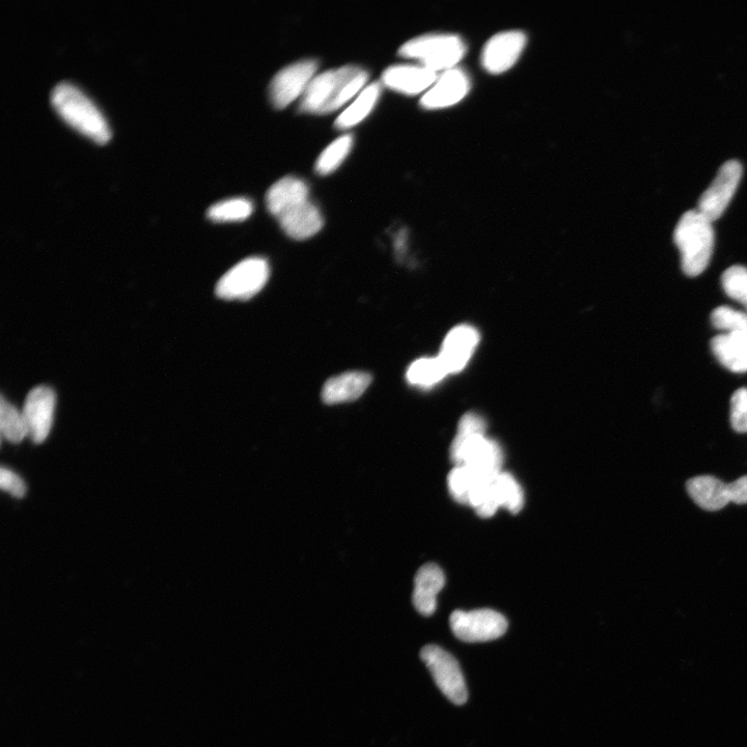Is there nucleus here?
<instances>
[{"label":"nucleus","mask_w":747,"mask_h":747,"mask_svg":"<svg viewBox=\"0 0 747 747\" xmlns=\"http://www.w3.org/2000/svg\"><path fill=\"white\" fill-rule=\"evenodd\" d=\"M486 423L481 415H463L453 439L450 456L455 466L464 465L485 478L502 473L504 454L496 441L485 435Z\"/></svg>","instance_id":"1"},{"label":"nucleus","mask_w":747,"mask_h":747,"mask_svg":"<svg viewBox=\"0 0 747 747\" xmlns=\"http://www.w3.org/2000/svg\"><path fill=\"white\" fill-rule=\"evenodd\" d=\"M368 79L367 70L352 65L320 73L302 95L300 110L319 115L334 112L361 93Z\"/></svg>","instance_id":"2"},{"label":"nucleus","mask_w":747,"mask_h":747,"mask_svg":"<svg viewBox=\"0 0 747 747\" xmlns=\"http://www.w3.org/2000/svg\"><path fill=\"white\" fill-rule=\"evenodd\" d=\"M50 102L55 112L81 134L98 144L109 140L110 130L100 110L70 82L62 81L54 86Z\"/></svg>","instance_id":"3"},{"label":"nucleus","mask_w":747,"mask_h":747,"mask_svg":"<svg viewBox=\"0 0 747 747\" xmlns=\"http://www.w3.org/2000/svg\"><path fill=\"white\" fill-rule=\"evenodd\" d=\"M714 240L712 221L700 211L690 210L681 216L674 242L681 254L682 270L689 278H696L709 266Z\"/></svg>","instance_id":"4"},{"label":"nucleus","mask_w":747,"mask_h":747,"mask_svg":"<svg viewBox=\"0 0 747 747\" xmlns=\"http://www.w3.org/2000/svg\"><path fill=\"white\" fill-rule=\"evenodd\" d=\"M466 52L464 41L453 34H429L413 38L399 50L402 57L414 59L436 73L453 69Z\"/></svg>","instance_id":"5"},{"label":"nucleus","mask_w":747,"mask_h":747,"mask_svg":"<svg viewBox=\"0 0 747 747\" xmlns=\"http://www.w3.org/2000/svg\"><path fill=\"white\" fill-rule=\"evenodd\" d=\"M523 505L524 494L520 484L511 474L503 472L480 484L468 502V506L474 508L482 518L492 517L500 508L517 514Z\"/></svg>","instance_id":"6"},{"label":"nucleus","mask_w":747,"mask_h":747,"mask_svg":"<svg viewBox=\"0 0 747 747\" xmlns=\"http://www.w3.org/2000/svg\"><path fill=\"white\" fill-rule=\"evenodd\" d=\"M269 273V266L264 259H245L219 280L216 294L227 300L252 298L265 287Z\"/></svg>","instance_id":"7"},{"label":"nucleus","mask_w":747,"mask_h":747,"mask_svg":"<svg viewBox=\"0 0 747 747\" xmlns=\"http://www.w3.org/2000/svg\"><path fill=\"white\" fill-rule=\"evenodd\" d=\"M421 657L442 694L455 705L465 704L468 698L467 688L455 657L434 645L423 648Z\"/></svg>","instance_id":"8"},{"label":"nucleus","mask_w":747,"mask_h":747,"mask_svg":"<svg viewBox=\"0 0 747 747\" xmlns=\"http://www.w3.org/2000/svg\"><path fill=\"white\" fill-rule=\"evenodd\" d=\"M453 633L465 643H484L502 638L508 629L507 619L492 610L456 611L450 618Z\"/></svg>","instance_id":"9"},{"label":"nucleus","mask_w":747,"mask_h":747,"mask_svg":"<svg viewBox=\"0 0 747 747\" xmlns=\"http://www.w3.org/2000/svg\"><path fill=\"white\" fill-rule=\"evenodd\" d=\"M742 173V164L738 160H728L721 166L711 185L704 191L699 200L698 211L712 223L727 209L739 185Z\"/></svg>","instance_id":"10"},{"label":"nucleus","mask_w":747,"mask_h":747,"mask_svg":"<svg viewBox=\"0 0 747 747\" xmlns=\"http://www.w3.org/2000/svg\"><path fill=\"white\" fill-rule=\"evenodd\" d=\"M318 62L302 60L276 73L270 82L269 97L276 108H285L308 89L315 77Z\"/></svg>","instance_id":"11"},{"label":"nucleus","mask_w":747,"mask_h":747,"mask_svg":"<svg viewBox=\"0 0 747 747\" xmlns=\"http://www.w3.org/2000/svg\"><path fill=\"white\" fill-rule=\"evenodd\" d=\"M55 408V394L48 386H38L27 395L22 410L27 437L42 444L48 437Z\"/></svg>","instance_id":"12"},{"label":"nucleus","mask_w":747,"mask_h":747,"mask_svg":"<svg viewBox=\"0 0 747 747\" xmlns=\"http://www.w3.org/2000/svg\"><path fill=\"white\" fill-rule=\"evenodd\" d=\"M527 41V35L521 31H507L494 35L483 50L484 68L491 73L509 70L519 59Z\"/></svg>","instance_id":"13"},{"label":"nucleus","mask_w":747,"mask_h":747,"mask_svg":"<svg viewBox=\"0 0 747 747\" xmlns=\"http://www.w3.org/2000/svg\"><path fill=\"white\" fill-rule=\"evenodd\" d=\"M479 341L478 331L472 326L460 325L449 332L438 356L448 374L465 368Z\"/></svg>","instance_id":"14"},{"label":"nucleus","mask_w":747,"mask_h":747,"mask_svg":"<svg viewBox=\"0 0 747 747\" xmlns=\"http://www.w3.org/2000/svg\"><path fill=\"white\" fill-rule=\"evenodd\" d=\"M470 90L468 75L460 68L442 72L434 85L421 99L425 108L435 109L451 106L461 101Z\"/></svg>","instance_id":"15"},{"label":"nucleus","mask_w":747,"mask_h":747,"mask_svg":"<svg viewBox=\"0 0 747 747\" xmlns=\"http://www.w3.org/2000/svg\"><path fill=\"white\" fill-rule=\"evenodd\" d=\"M437 73L423 65H394L384 70L383 85L395 91L415 95L434 85Z\"/></svg>","instance_id":"16"},{"label":"nucleus","mask_w":747,"mask_h":747,"mask_svg":"<svg viewBox=\"0 0 747 747\" xmlns=\"http://www.w3.org/2000/svg\"><path fill=\"white\" fill-rule=\"evenodd\" d=\"M446 585L444 571L435 564L423 566L414 579L413 605L423 616H431L437 607V596Z\"/></svg>","instance_id":"17"},{"label":"nucleus","mask_w":747,"mask_h":747,"mask_svg":"<svg viewBox=\"0 0 747 747\" xmlns=\"http://www.w3.org/2000/svg\"><path fill=\"white\" fill-rule=\"evenodd\" d=\"M276 218L286 234L297 240L311 238L323 227L322 214L310 200L288 209Z\"/></svg>","instance_id":"18"},{"label":"nucleus","mask_w":747,"mask_h":747,"mask_svg":"<svg viewBox=\"0 0 747 747\" xmlns=\"http://www.w3.org/2000/svg\"><path fill=\"white\" fill-rule=\"evenodd\" d=\"M372 377L364 372H349L329 379L323 387L322 399L328 405L347 403L361 398Z\"/></svg>","instance_id":"19"},{"label":"nucleus","mask_w":747,"mask_h":747,"mask_svg":"<svg viewBox=\"0 0 747 747\" xmlns=\"http://www.w3.org/2000/svg\"><path fill=\"white\" fill-rule=\"evenodd\" d=\"M309 200V187L303 180L287 176L276 181L266 195L269 212L278 217L288 209Z\"/></svg>","instance_id":"20"},{"label":"nucleus","mask_w":747,"mask_h":747,"mask_svg":"<svg viewBox=\"0 0 747 747\" xmlns=\"http://www.w3.org/2000/svg\"><path fill=\"white\" fill-rule=\"evenodd\" d=\"M686 488L694 502L706 511L722 510L731 502L728 484L714 477L703 476L690 479Z\"/></svg>","instance_id":"21"},{"label":"nucleus","mask_w":747,"mask_h":747,"mask_svg":"<svg viewBox=\"0 0 747 747\" xmlns=\"http://www.w3.org/2000/svg\"><path fill=\"white\" fill-rule=\"evenodd\" d=\"M717 361L733 373L747 372V335L726 334L711 340Z\"/></svg>","instance_id":"22"},{"label":"nucleus","mask_w":747,"mask_h":747,"mask_svg":"<svg viewBox=\"0 0 747 747\" xmlns=\"http://www.w3.org/2000/svg\"><path fill=\"white\" fill-rule=\"evenodd\" d=\"M381 93L380 82L370 83L337 118L336 127L348 129L361 123L372 112Z\"/></svg>","instance_id":"23"},{"label":"nucleus","mask_w":747,"mask_h":747,"mask_svg":"<svg viewBox=\"0 0 747 747\" xmlns=\"http://www.w3.org/2000/svg\"><path fill=\"white\" fill-rule=\"evenodd\" d=\"M489 479L492 478H485L467 466H455L448 477L450 494L457 503L468 505L469 497L472 495L473 491L482 482Z\"/></svg>","instance_id":"24"},{"label":"nucleus","mask_w":747,"mask_h":747,"mask_svg":"<svg viewBox=\"0 0 747 747\" xmlns=\"http://www.w3.org/2000/svg\"><path fill=\"white\" fill-rule=\"evenodd\" d=\"M448 375L439 357L418 359L407 371L408 382L421 387H431Z\"/></svg>","instance_id":"25"},{"label":"nucleus","mask_w":747,"mask_h":747,"mask_svg":"<svg viewBox=\"0 0 747 747\" xmlns=\"http://www.w3.org/2000/svg\"><path fill=\"white\" fill-rule=\"evenodd\" d=\"M352 145V134H344L338 137L319 156L316 162V171L320 175H328L336 171L350 153Z\"/></svg>","instance_id":"26"},{"label":"nucleus","mask_w":747,"mask_h":747,"mask_svg":"<svg viewBox=\"0 0 747 747\" xmlns=\"http://www.w3.org/2000/svg\"><path fill=\"white\" fill-rule=\"evenodd\" d=\"M253 211L252 201L245 198H234L212 205L207 215L217 223H230V221L245 220L252 215Z\"/></svg>","instance_id":"27"},{"label":"nucleus","mask_w":747,"mask_h":747,"mask_svg":"<svg viewBox=\"0 0 747 747\" xmlns=\"http://www.w3.org/2000/svg\"><path fill=\"white\" fill-rule=\"evenodd\" d=\"M0 429H2L3 436L12 444H20L27 437L22 411L20 412L4 397L0 403Z\"/></svg>","instance_id":"28"},{"label":"nucleus","mask_w":747,"mask_h":747,"mask_svg":"<svg viewBox=\"0 0 747 747\" xmlns=\"http://www.w3.org/2000/svg\"><path fill=\"white\" fill-rule=\"evenodd\" d=\"M712 325L728 334L747 335V314L730 307H718L711 314Z\"/></svg>","instance_id":"29"},{"label":"nucleus","mask_w":747,"mask_h":747,"mask_svg":"<svg viewBox=\"0 0 747 747\" xmlns=\"http://www.w3.org/2000/svg\"><path fill=\"white\" fill-rule=\"evenodd\" d=\"M722 285L726 294L747 310V268L735 265L727 269L722 275Z\"/></svg>","instance_id":"30"},{"label":"nucleus","mask_w":747,"mask_h":747,"mask_svg":"<svg viewBox=\"0 0 747 747\" xmlns=\"http://www.w3.org/2000/svg\"><path fill=\"white\" fill-rule=\"evenodd\" d=\"M731 424L737 433H747V389L744 387L732 396Z\"/></svg>","instance_id":"31"},{"label":"nucleus","mask_w":747,"mask_h":747,"mask_svg":"<svg viewBox=\"0 0 747 747\" xmlns=\"http://www.w3.org/2000/svg\"><path fill=\"white\" fill-rule=\"evenodd\" d=\"M0 486L2 489L15 497H23L26 494V486L23 480L5 467L0 472Z\"/></svg>","instance_id":"32"},{"label":"nucleus","mask_w":747,"mask_h":747,"mask_svg":"<svg viewBox=\"0 0 747 747\" xmlns=\"http://www.w3.org/2000/svg\"><path fill=\"white\" fill-rule=\"evenodd\" d=\"M730 501L737 505L747 504V476L728 484Z\"/></svg>","instance_id":"33"}]
</instances>
